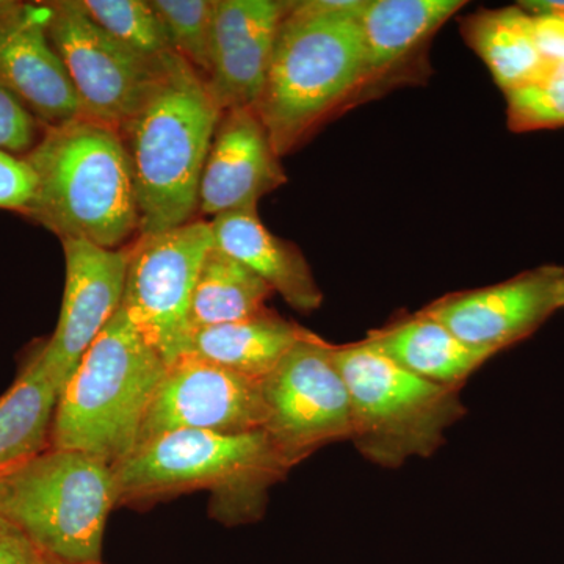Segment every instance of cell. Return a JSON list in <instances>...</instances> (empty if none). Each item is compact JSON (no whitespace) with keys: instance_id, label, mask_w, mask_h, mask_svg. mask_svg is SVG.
<instances>
[{"instance_id":"cell-1","label":"cell","mask_w":564,"mask_h":564,"mask_svg":"<svg viewBox=\"0 0 564 564\" xmlns=\"http://www.w3.org/2000/svg\"><path fill=\"white\" fill-rule=\"evenodd\" d=\"M223 111L206 79L180 54L118 132L131 165L140 236L180 228L198 214L199 182Z\"/></svg>"},{"instance_id":"cell-2","label":"cell","mask_w":564,"mask_h":564,"mask_svg":"<svg viewBox=\"0 0 564 564\" xmlns=\"http://www.w3.org/2000/svg\"><path fill=\"white\" fill-rule=\"evenodd\" d=\"M366 2H291L254 106L280 158L361 91L364 46L358 20Z\"/></svg>"},{"instance_id":"cell-3","label":"cell","mask_w":564,"mask_h":564,"mask_svg":"<svg viewBox=\"0 0 564 564\" xmlns=\"http://www.w3.org/2000/svg\"><path fill=\"white\" fill-rule=\"evenodd\" d=\"M291 469L263 430L165 433L137 445L111 466L117 507H147L181 494L207 491L210 514L226 525L259 521L270 488Z\"/></svg>"},{"instance_id":"cell-4","label":"cell","mask_w":564,"mask_h":564,"mask_svg":"<svg viewBox=\"0 0 564 564\" xmlns=\"http://www.w3.org/2000/svg\"><path fill=\"white\" fill-rule=\"evenodd\" d=\"M24 159L36 176L28 215L61 240L121 250L139 237L131 165L118 129L80 117L47 128Z\"/></svg>"},{"instance_id":"cell-5","label":"cell","mask_w":564,"mask_h":564,"mask_svg":"<svg viewBox=\"0 0 564 564\" xmlns=\"http://www.w3.org/2000/svg\"><path fill=\"white\" fill-rule=\"evenodd\" d=\"M166 369L121 306L63 386L50 447L120 463L135 448Z\"/></svg>"},{"instance_id":"cell-6","label":"cell","mask_w":564,"mask_h":564,"mask_svg":"<svg viewBox=\"0 0 564 564\" xmlns=\"http://www.w3.org/2000/svg\"><path fill=\"white\" fill-rule=\"evenodd\" d=\"M333 352L350 395V441L367 462L397 469L430 458L466 415L462 389L408 372L369 340Z\"/></svg>"},{"instance_id":"cell-7","label":"cell","mask_w":564,"mask_h":564,"mask_svg":"<svg viewBox=\"0 0 564 564\" xmlns=\"http://www.w3.org/2000/svg\"><path fill=\"white\" fill-rule=\"evenodd\" d=\"M113 508L110 464L84 452L50 447L0 475V518L63 563L102 564Z\"/></svg>"},{"instance_id":"cell-8","label":"cell","mask_w":564,"mask_h":564,"mask_svg":"<svg viewBox=\"0 0 564 564\" xmlns=\"http://www.w3.org/2000/svg\"><path fill=\"white\" fill-rule=\"evenodd\" d=\"M210 221L137 237L128 248L122 310L166 366L182 358L191 339L193 291L207 251Z\"/></svg>"},{"instance_id":"cell-9","label":"cell","mask_w":564,"mask_h":564,"mask_svg":"<svg viewBox=\"0 0 564 564\" xmlns=\"http://www.w3.org/2000/svg\"><path fill=\"white\" fill-rule=\"evenodd\" d=\"M333 348L310 332L262 380L263 432L292 467L325 445L351 440L350 395Z\"/></svg>"},{"instance_id":"cell-10","label":"cell","mask_w":564,"mask_h":564,"mask_svg":"<svg viewBox=\"0 0 564 564\" xmlns=\"http://www.w3.org/2000/svg\"><path fill=\"white\" fill-rule=\"evenodd\" d=\"M47 36L68 70L84 117L120 129L144 101L170 57L152 62L122 46L88 17L80 0L47 2Z\"/></svg>"},{"instance_id":"cell-11","label":"cell","mask_w":564,"mask_h":564,"mask_svg":"<svg viewBox=\"0 0 564 564\" xmlns=\"http://www.w3.org/2000/svg\"><path fill=\"white\" fill-rule=\"evenodd\" d=\"M265 422L262 381L193 356H182L163 375L141 423L137 445L182 430L259 432L265 429Z\"/></svg>"},{"instance_id":"cell-12","label":"cell","mask_w":564,"mask_h":564,"mask_svg":"<svg viewBox=\"0 0 564 564\" xmlns=\"http://www.w3.org/2000/svg\"><path fill=\"white\" fill-rule=\"evenodd\" d=\"M564 310V267L527 270L499 284L451 293L423 307L458 339L499 355Z\"/></svg>"},{"instance_id":"cell-13","label":"cell","mask_w":564,"mask_h":564,"mask_svg":"<svg viewBox=\"0 0 564 564\" xmlns=\"http://www.w3.org/2000/svg\"><path fill=\"white\" fill-rule=\"evenodd\" d=\"M66 280L57 328L35 359L63 389L110 318L121 307L128 248L106 250L84 240H62Z\"/></svg>"},{"instance_id":"cell-14","label":"cell","mask_w":564,"mask_h":564,"mask_svg":"<svg viewBox=\"0 0 564 564\" xmlns=\"http://www.w3.org/2000/svg\"><path fill=\"white\" fill-rule=\"evenodd\" d=\"M291 2L217 0L207 85L221 111L254 109Z\"/></svg>"},{"instance_id":"cell-15","label":"cell","mask_w":564,"mask_h":564,"mask_svg":"<svg viewBox=\"0 0 564 564\" xmlns=\"http://www.w3.org/2000/svg\"><path fill=\"white\" fill-rule=\"evenodd\" d=\"M288 184V174L254 109L223 111L199 182L198 212L220 217L258 209L263 196Z\"/></svg>"},{"instance_id":"cell-16","label":"cell","mask_w":564,"mask_h":564,"mask_svg":"<svg viewBox=\"0 0 564 564\" xmlns=\"http://www.w3.org/2000/svg\"><path fill=\"white\" fill-rule=\"evenodd\" d=\"M50 7L22 3L0 31V82L36 121L58 128L84 117L68 70L46 32Z\"/></svg>"},{"instance_id":"cell-17","label":"cell","mask_w":564,"mask_h":564,"mask_svg":"<svg viewBox=\"0 0 564 564\" xmlns=\"http://www.w3.org/2000/svg\"><path fill=\"white\" fill-rule=\"evenodd\" d=\"M210 226L215 247L261 278L293 310L310 314L322 306L323 292L302 250L270 232L258 209L220 215Z\"/></svg>"},{"instance_id":"cell-18","label":"cell","mask_w":564,"mask_h":564,"mask_svg":"<svg viewBox=\"0 0 564 564\" xmlns=\"http://www.w3.org/2000/svg\"><path fill=\"white\" fill-rule=\"evenodd\" d=\"M464 6L463 0H367L358 20L364 46L361 90L413 57Z\"/></svg>"},{"instance_id":"cell-19","label":"cell","mask_w":564,"mask_h":564,"mask_svg":"<svg viewBox=\"0 0 564 564\" xmlns=\"http://www.w3.org/2000/svg\"><path fill=\"white\" fill-rule=\"evenodd\" d=\"M366 340L408 372L459 389L496 356L463 343L443 323L422 311L370 333Z\"/></svg>"},{"instance_id":"cell-20","label":"cell","mask_w":564,"mask_h":564,"mask_svg":"<svg viewBox=\"0 0 564 564\" xmlns=\"http://www.w3.org/2000/svg\"><path fill=\"white\" fill-rule=\"evenodd\" d=\"M307 333L265 310L245 321L193 329L184 356L262 381Z\"/></svg>"},{"instance_id":"cell-21","label":"cell","mask_w":564,"mask_h":564,"mask_svg":"<svg viewBox=\"0 0 564 564\" xmlns=\"http://www.w3.org/2000/svg\"><path fill=\"white\" fill-rule=\"evenodd\" d=\"M462 35L503 95L532 79L545 65L534 40L533 17L522 7L475 11L462 21Z\"/></svg>"},{"instance_id":"cell-22","label":"cell","mask_w":564,"mask_h":564,"mask_svg":"<svg viewBox=\"0 0 564 564\" xmlns=\"http://www.w3.org/2000/svg\"><path fill=\"white\" fill-rule=\"evenodd\" d=\"M61 392L33 356L0 397V469L18 466L50 448Z\"/></svg>"},{"instance_id":"cell-23","label":"cell","mask_w":564,"mask_h":564,"mask_svg":"<svg viewBox=\"0 0 564 564\" xmlns=\"http://www.w3.org/2000/svg\"><path fill=\"white\" fill-rule=\"evenodd\" d=\"M272 293L261 278L214 245L204 258L193 291L192 332L254 317L267 310Z\"/></svg>"},{"instance_id":"cell-24","label":"cell","mask_w":564,"mask_h":564,"mask_svg":"<svg viewBox=\"0 0 564 564\" xmlns=\"http://www.w3.org/2000/svg\"><path fill=\"white\" fill-rule=\"evenodd\" d=\"M99 28L141 57L163 62L176 54L151 0H80Z\"/></svg>"},{"instance_id":"cell-25","label":"cell","mask_w":564,"mask_h":564,"mask_svg":"<svg viewBox=\"0 0 564 564\" xmlns=\"http://www.w3.org/2000/svg\"><path fill=\"white\" fill-rule=\"evenodd\" d=\"M505 99L510 131L564 128V63L545 62L536 76L505 93Z\"/></svg>"},{"instance_id":"cell-26","label":"cell","mask_w":564,"mask_h":564,"mask_svg":"<svg viewBox=\"0 0 564 564\" xmlns=\"http://www.w3.org/2000/svg\"><path fill=\"white\" fill-rule=\"evenodd\" d=\"M217 0H151L176 54L207 79Z\"/></svg>"},{"instance_id":"cell-27","label":"cell","mask_w":564,"mask_h":564,"mask_svg":"<svg viewBox=\"0 0 564 564\" xmlns=\"http://www.w3.org/2000/svg\"><path fill=\"white\" fill-rule=\"evenodd\" d=\"M36 122L31 111L0 82V150L25 158L39 143Z\"/></svg>"},{"instance_id":"cell-28","label":"cell","mask_w":564,"mask_h":564,"mask_svg":"<svg viewBox=\"0 0 564 564\" xmlns=\"http://www.w3.org/2000/svg\"><path fill=\"white\" fill-rule=\"evenodd\" d=\"M35 191L36 176L29 162L0 150V210L28 215Z\"/></svg>"},{"instance_id":"cell-29","label":"cell","mask_w":564,"mask_h":564,"mask_svg":"<svg viewBox=\"0 0 564 564\" xmlns=\"http://www.w3.org/2000/svg\"><path fill=\"white\" fill-rule=\"evenodd\" d=\"M0 564H43L35 544L3 518H0Z\"/></svg>"},{"instance_id":"cell-30","label":"cell","mask_w":564,"mask_h":564,"mask_svg":"<svg viewBox=\"0 0 564 564\" xmlns=\"http://www.w3.org/2000/svg\"><path fill=\"white\" fill-rule=\"evenodd\" d=\"M533 29L544 61L564 63V18L533 17Z\"/></svg>"},{"instance_id":"cell-31","label":"cell","mask_w":564,"mask_h":564,"mask_svg":"<svg viewBox=\"0 0 564 564\" xmlns=\"http://www.w3.org/2000/svg\"><path fill=\"white\" fill-rule=\"evenodd\" d=\"M518 6L533 17L564 18V0H525Z\"/></svg>"},{"instance_id":"cell-32","label":"cell","mask_w":564,"mask_h":564,"mask_svg":"<svg viewBox=\"0 0 564 564\" xmlns=\"http://www.w3.org/2000/svg\"><path fill=\"white\" fill-rule=\"evenodd\" d=\"M21 2H11V0H0V31H2L3 25L10 21V18L17 13L18 9H20Z\"/></svg>"},{"instance_id":"cell-33","label":"cell","mask_w":564,"mask_h":564,"mask_svg":"<svg viewBox=\"0 0 564 564\" xmlns=\"http://www.w3.org/2000/svg\"><path fill=\"white\" fill-rule=\"evenodd\" d=\"M41 560H43V564H68L61 562V560L52 558L50 555H44L43 552H41Z\"/></svg>"},{"instance_id":"cell-34","label":"cell","mask_w":564,"mask_h":564,"mask_svg":"<svg viewBox=\"0 0 564 564\" xmlns=\"http://www.w3.org/2000/svg\"><path fill=\"white\" fill-rule=\"evenodd\" d=\"M10 469H11V467H2V469H0V475L6 474L7 470H10Z\"/></svg>"}]
</instances>
